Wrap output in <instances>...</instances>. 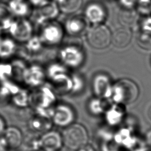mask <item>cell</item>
I'll return each instance as SVG.
<instances>
[{
    "instance_id": "6da1fadb",
    "label": "cell",
    "mask_w": 151,
    "mask_h": 151,
    "mask_svg": "<svg viewBox=\"0 0 151 151\" xmlns=\"http://www.w3.org/2000/svg\"><path fill=\"white\" fill-rule=\"evenodd\" d=\"M61 134L64 146L70 150L76 151L88 143V132L81 123L74 122L64 128Z\"/></svg>"
},
{
    "instance_id": "7a4b0ae2",
    "label": "cell",
    "mask_w": 151,
    "mask_h": 151,
    "mask_svg": "<svg viewBox=\"0 0 151 151\" xmlns=\"http://www.w3.org/2000/svg\"><path fill=\"white\" fill-rule=\"evenodd\" d=\"M139 94V88L132 80L122 79L112 88L111 97L116 103L128 104L135 101Z\"/></svg>"
},
{
    "instance_id": "3957f363",
    "label": "cell",
    "mask_w": 151,
    "mask_h": 151,
    "mask_svg": "<svg viewBox=\"0 0 151 151\" xmlns=\"http://www.w3.org/2000/svg\"><path fill=\"white\" fill-rule=\"evenodd\" d=\"M76 119V112L70 104L66 102L56 103L51 117L52 124L65 128L74 123Z\"/></svg>"
},
{
    "instance_id": "277c9868",
    "label": "cell",
    "mask_w": 151,
    "mask_h": 151,
    "mask_svg": "<svg viewBox=\"0 0 151 151\" xmlns=\"http://www.w3.org/2000/svg\"><path fill=\"white\" fill-rule=\"evenodd\" d=\"M111 35L109 29L103 25H97L91 28L87 34L89 44L93 48L103 49L110 43Z\"/></svg>"
},
{
    "instance_id": "5b68a950",
    "label": "cell",
    "mask_w": 151,
    "mask_h": 151,
    "mask_svg": "<svg viewBox=\"0 0 151 151\" xmlns=\"http://www.w3.org/2000/svg\"><path fill=\"white\" fill-rule=\"evenodd\" d=\"M40 149L60 151L64 146L61 133L54 130H48L39 137Z\"/></svg>"
},
{
    "instance_id": "8992f818",
    "label": "cell",
    "mask_w": 151,
    "mask_h": 151,
    "mask_svg": "<svg viewBox=\"0 0 151 151\" xmlns=\"http://www.w3.org/2000/svg\"><path fill=\"white\" fill-rule=\"evenodd\" d=\"M125 114V105L114 103L105 111V120L109 125L115 126L122 122Z\"/></svg>"
},
{
    "instance_id": "52a82bcc",
    "label": "cell",
    "mask_w": 151,
    "mask_h": 151,
    "mask_svg": "<svg viewBox=\"0 0 151 151\" xmlns=\"http://www.w3.org/2000/svg\"><path fill=\"white\" fill-rule=\"evenodd\" d=\"M2 136L5 139L9 149L15 150L19 147L24 140L22 131L14 126H6Z\"/></svg>"
},
{
    "instance_id": "ba28073f",
    "label": "cell",
    "mask_w": 151,
    "mask_h": 151,
    "mask_svg": "<svg viewBox=\"0 0 151 151\" xmlns=\"http://www.w3.org/2000/svg\"><path fill=\"white\" fill-rule=\"evenodd\" d=\"M112 88L109 80L100 76L95 78L93 84V90L97 97L106 99L111 97Z\"/></svg>"
},
{
    "instance_id": "9c48e42d",
    "label": "cell",
    "mask_w": 151,
    "mask_h": 151,
    "mask_svg": "<svg viewBox=\"0 0 151 151\" xmlns=\"http://www.w3.org/2000/svg\"><path fill=\"white\" fill-rule=\"evenodd\" d=\"M131 38L130 29L126 27H123L117 28L113 32L111 41L115 47L123 48L130 43Z\"/></svg>"
},
{
    "instance_id": "30bf717a",
    "label": "cell",
    "mask_w": 151,
    "mask_h": 151,
    "mask_svg": "<svg viewBox=\"0 0 151 151\" xmlns=\"http://www.w3.org/2000/svg\"><path fill=\"white\" fill-rule=\"evenodd\" d=\"M104 131V130H103ZM101 151H119L120 146L114 140L113 135L109 132L100 131L99 133Z\"/></svg>"
},
{
    "instance_id": "8fae6325",
    "label": "cell",
    "mask_w": 151,
    "mask_h": 151,
    "mask_svg": "<svg viewBox=\"0 0 151 151\" xmlns=\"http://www.w3.org/2000/svg\"><path fill=\"white\" fill-rule=\"evenodd\" d=\"M87 21L82 17H75L69 19L66 24V29L68 33L79 35L83 33L87 28Z\"/></svg>"
},
{
    "instance_id": "7c38bea8",
    "label": "cell",
    "mask_w": 151,
    "mask_h": 151,
    "mask_svg": "<svg viewBox=\"0 0 151 151\" xmlns=\"http://www.w3.org/2000/svg\"><path fill=\"white\" fill-rule=\"evenodd\" d=\"M52 125V123L51 120L37 115L31 118L29 122V126L31 130L35 132H41L42 133L50 130Z\"/></svg>"
},
{
    "instance_id": "4fadbf2b",
    "label": "cell",
    "mask_w": 151,
    "mask_h": 151,
    "mask_svg": "<svg viewBox=\"0 0 151 151\" xmlns=\"http://www.w3.org/2000/svg\"><path fill=\"white\" fill-rule=\"evenodd\" d=\"M104 100L97 97L90 99L87 106L88 111L93 115H100L103 113H104L108 107H107Z\"/></svg>"
},
{
    "instance_id": "5bb4252c",
    "label": "cell",
    "mask_w": 151,
    "mask_h": 151,
    "mask_svg": "<svg viewBox=\"0 0 151 151\" xmlns=\"http://www.w3.org/2000/svg\"><path fill=\"white\" fill-rule=\"evenodd\" d=\"M86 14L87 18L94 22H99L102 21L104 17L103 9L96 4H90L87 7Z\"/></svg>"
},
{
    "instance_id": "9a60e30c",
    "label": "cell",
    "mask_w": 151,
    "mask_h": 151,
    "mask_svg": "<svg viewBox=\"0 0 151 151\" xmlns=\"http://www.w3.org/2000/svg\"><path fill=\"white\" fill-rule=\"evenodd\" d=\"M12 103L17 107L24 108L31 104V95L24 91H18L11 99Z\"/></svg>"
},
{
    "instance_id": "2e32d148",
    "label": "cell",
    "mask_w": 151,
    "mask_h": 151,
    "mask_svg": "<svg viewBox=\"0 0 151 151\" xmlns=\"http://www.w3.org/2000/svg\"><path fill=\"white\" fill-rule=\"evenodd\" d=\"M82 2L83 0H60L59 6L64 13L71 14L80 8Z\"/></svg>"
},
{
    "instance_id": "e0dca14e",
    "label": "cell",
    "mask_w": 151,
    "mask_h": 151,
    "mask_svg": "<svg viewBox=\"0 0 151 151\" xmlns=\"http://www.w3.org/2000/svg\"><path fill=\"white\" fill-rule=\"evenodd\" d=\"M48 27L44 29V36L47 41L49 42L54 43L60 39V31L59 28L54 25L47 26Z\"/></svg>"
},
{
    "instance_id": "ac0fdd59",
    "label": "cell",
    "mask_w": 151,
    "mask_h": 151,
    "mask_svg": "<svg viewBox=\"0 0 151 151\" xmlns=\"http://www.w3.org/2000/svg\"><path fill=\"white\" fill-rule=\"evenodd\" d=\"M136 19V12L132 9H124L120 12V22L124 26H129L133 24L134 22Z\"/></svg>"
},
{
    "instance_id": "d6986e66",
    "label": "cell",
    "mask_w": 151,
    "mask_h": 151,
    "mask_svg": "<svg viewBox=\"0 0 151 151\" xmlns=\"http://www.w3.org/2000/svg\"><path fill=\"white\" fill-rule=\"evenodd\" d=\"M139 46L145 49H151V31H143L137 37Z\"/></svg>"
},
{
    "instance_id": "ffe728a7",
    "label": "cell",
    "mask_w": 151,
    "mask_h": 151,
    "mask_svg": "<svg viewBox=\"0 0 151 151\" xmlns=\"http://www.w3.org/2000/svg\"><path fill=\"white\" fill-rule=\"evenodd\" d=\"M9 149L5 139L2 135L0 136V151H7Z\"/></svg>"
},
{
    "instance_id": "44dd1931",
    "label": "cell",
    "mask_w": 151,
    "mask_h": 151,
    "mask_svg": "<svg viewBox=\"0 0 151 151\" xmlns=\"http://www.w3.org/2000/svg\"><path fill=\"white\" fill-rule=\"evenodd\" d=\"M6 127V125L5 120L4 119V117L0 115V136H1L3 134Z\"/></svg>"
},
{
    "instance_id": "7402d4cb",
    "label": "cell",
    "mask_w": 151,
    "mask_h": 151,
    "mask_svg": "<svg viewBox=\"0 0 151 151\" xmlns=\"http://www.w3.org/2000/svg\"><path fill=\"white\" fill-rule=\"evenodd\" d=\"M144 140L148 147H151V129L146 132Z\"/></svg>"
},
{
    "instance_id": "603a6c76",
    "label": "cell",
    "mask_w": 151,
    "mask_h": 151,
    "mask_svg": "<svg viewBox=\"0 0 151 151\" xmlns=\"http://www.w3.org/2000/svg\"><path fill=\"white\" fill-rule=\"evenodd\" d=\"M76 151H96V150L92 146H91L90 145L87 144L83 146V147L78 149Z\"/></svg>"
},
{
    "instance_id": "cb8c5ba5",
    "label": "cell",
    "mask_w": 151,
    "mask_h": 151,
    "mask_svg": "<svg viewBox=\"0 0 151 151\" xmlns=\"http://www.w3.org/2000/svg\"><path fill=\"white\" fill-rule=\"evenodd\" d=\"M147 117L149 120L151 122V106L149 107L147 110Z\"/></svg>"
},
{
    "instance_id": "d4e9b609",
    "label": "cell",
    "mask_w": 151,
    "mask_h": 151,
    "mask_svg": "<svg viewBox=\"0 0 151 151\" xmlns=\"http://www.w3.org/2000/svg\"><path fill=\"white\" fill-rule=\"evenodd\" d=\"M39 151H51V150H44V149H40Z\"/></svg>"
},
{
    "instance_id": "484cf974",
    "label": "cell",
    "mask_w": 151,
    "mask_h": 151,
    "mask_svg": "<svg viewBox=\"0 0 151 151\" xmlns=\"http://www.w3.org/2000/svg\"><path fill=\"white\" fill-rule=\"evenodd\" d=\"M7 151H15V150H14V149H9Z\"/></svg>"
},
{
    "instance_id": "4316f807",
    "label": "cell",
    "mask_w": 151,
    "mask_h": 151,
    "mask_svg": "<svg viewBox=\"0 0 151 151\" xmlns=\"http://www.w3.org/2000/svg\"><path fill=\"white\" fill-rule=\"evenodd\" d=\"M119 151H121V150H119ZM126 151H128V150H126Z\"/></svg>"
}]
</instances>
